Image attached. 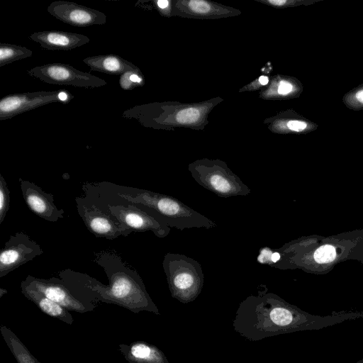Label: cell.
I'll return each mask as SVG.
<instances>
[{
	"mask_svg": "<svg viewBox=\"0 0 363 363\" xmlns=\"http://www.w3.org/2000/svg\"><path fill=\"white\" fill-rule=\"evenodd\" d=\"M363 318V312L333 311L311 314L270 292L266 285L239 304L233 320L234 330L250 341L305 330H321L344 321Z\"/></svg>",
	"mask_w": 363,
	"mask_h": 363,
	"instance_id": "obj_1",
	"label": "cell"
},
{
	"mask_svg": "<svg viewBox=\"0 0 363 363\" xmlns=\"http://www.w3.org/2000/svg\"><path fill=\"white\" fill-rule=\"evenodd\" d=\"M94 261L104 269L109 284L105 285L86 274L69 269L79 284L81 300L94 304L99 301L116 304L134 313L148 311L160 315L140 276L118 255L111 252H97Z\"/></svg>",
	"mask_w": 363,
	"mask_h": 363,
	"instance_id": "obj_2",
	"label": "cell"
},
{
	"mask_svg": "<svg viewBox=\"0 0 363 363\" xmlns=\"http://www.w3.org/2000/svg\"><path fill=\"white\" fill-rule=\"evenodd\" d=\"M125 200L141 205L143 210L165 222L169 227L180 230L190 228L211 229L216 223L177 199L142 189L134 195L118 194Z\"/></svg>",
	"mask_w": 363,
	"mask_h": 363,
	"instance_id": "obj_3",
	"label": "cell"
},
{
	"mask_svg": "<svg viewBox=\"0 0 363 363\" xmlns=\"http://www.w3.org/2000/svg\"><path fill=\"white\" fill-rule=\"evenodd\" d=\"M162 267L174 298L188 303L201 294L204 276L198 261L183 254L167 252L164 257Z\"/></svg>",
	"mask_w": 363,
	"mask_h": 363,
	"instance_id": "obj_4",
	"label": "cell"
},
{
	"mask_svg": "<svg viewBox=\"0 0 363 363\" xmlns=\"http://www.w3.org/2000/svg\"><path fill=\"white\" fill-rule=\"evenodd\" d=\"M189 170L199 185L219 197L247 196L251 192V189L222 161H196L189 165Z\"/></svg>",
	"mask_w": 363,
	"mask_h": 363,
	"instance_id": "obj_5",
	"label": "cell"
},
{
	"mask_svg": "<svg viewBox=\"0 0 363 363\" xmlns=\"http://www.w3.org/2000/svg\"><path fill=\"white\" fill-rule=\"evenodd\" d=\"M74 96L66 89L13 94L0 100V120L10 119L40 106L59 102L67 104Z\"/></svg>",
	"mask_w": 363,
	"mask_h": 363,
	"instance_id": "obj_6",
	"label": "cell"
},
{
	"mask_svg": "<svg viewBox=\"0 0 363 363\" xmlns=\"http://www.w3.org/2000/svg\"><path fill=\"white\" fill-rule=\"evenodd\" d=\"M28 74L40 81L57 85L96 88L106 85L107 82L88 72L61 62L49 63L28 70Z\"/></svg>",
	"mask_w": 363,
	"mask_h": 363,
	"instance_id": "obj_7",
	"label": "cell"
},
{
	"mask_svg": "<svg viewBox=\"0 0 363 363\" xmlns=\"http://www.w3.org/2000/svg\"><path fill=\"white\" fill-rule=\"evenodd\" d=\"M21 284L38 291L68 311L84 313L92 311L96 307L94 303L79 299L62 279L56 277L41 279L28 275Z\"/></svg>",
	"mask_w": 363,
	"mask_h": 363,
	"instance_id": "obj_8",
	"label": "cell"
},
{
	"mask_svg": "<svg viewBox=\"0 0 363 363\" xmlns=\"http://www.w3.org/2000/svg\"><path fill=\"white\" fill-rule=\"evenodd\" d=\"M43 253L40 246L26 233L11 235L0 251V278Z\"/></svg>",
	"mask_w": 363,
	"mask_h": 363,
	"instance_id": "obj_9",
	"label": "cell"
},
{
	"mask_svg": "<svg viewBox=\"0 0 363 363\" xmlns=\"http://www.w3.org/2000/svg\"><path fill=\"white\" fill-rule=\"evenodd\" d=\"M108 211L115 219L133 231H152L160 238H165L170 233V227L165 222L136 206L109 205Z\"/></svg>",
	"mask_w": 363,
	"mask_h": 363,
	"instance_id": "obj_10",
	"label": "cell"
},
{
	"mask_svg": "<svg viewBox=\"0 0 363 363\" xmlns=\"http://www.w3.org/2000/svg\"><path fill=\"white\" fill-rule=\"evenodd\" d=\"M77 203L78 213L90 233L96 238L112 240L119 236H128L133 230L94 205L88 207Z\"/></svg>",
	"mask_w": 363,
	"mask_h": 363,
	"instance_id": "obj_11",
	"label": "cell"
},
{
	"mask_svg": "<svg viewBox=\"0 0 363 363\" xmlns=\"http://www.w3.org/2000/svg\"><path fill=\"white\" fill-rule=\"evenodd\" d=\"M57 20L76 27L104 25L106 16L103 12L67 1H55L47 9Z\"/></svg>",
	"mask_w": 363,
	"mask_h": 363,
	"instance_id": "obj_12",
	"label": "cell"
},
{
	"mask_svg": "<svg viewBox=\"0 0 363 363\" xmlns=\"http://www.w3.org/2000/svg\"><path fill=\"white\" fill-rule=\"evenodd\" d=\"M19 181L23 199L33 213L49 222H57L64 218L65 211L55 205L52 194L35 183L21 179Z\"/></svg>",
	"mask_w": 363,
	"mask_h": 363,
	"instance_id": "obj_13",
	"label": "cell"
},
{
	"mask_svg": "<svg viewBox=\"0 0 363 363\" xmlns=\"http://www.w3.org/2000/svg\"><path fill=\"white\" fill-rule=\"evenodd\" d=\"M29 38L50 50H71L89 43L90 39L80 33L59 30H45L32 33Z\"/></svg>",
	"mask_w": 363,
	"mask_h": 363,
	"instance_id": "obj_14",
	"label": "cell"
},
{
	"mask_svg": "<svg viewBox=\"0 0 363 363\" xmlns=\"http://www.w3.org/2000/svg\"><path fill=\"white\" fill-rule=\"evenodd\" d=\"M118 349L129 363H169L162 350L145 341L120 344Z\"/></svg>",
	"mask_w": 363,
	"mask_h": 363,
	"instance_id": "obj_15",
	"label": "cell"
},
{
	"mask_svg": "<svg viewBox=\"0 0 363 363\" xmlns=\"http://www.w3.org/2000/svg\"><path fill=\"white\" fill-rule=\"evenodd\" d=\"M91 70L109 74L121 75L127 72H139L138 67L132 62L114 55H101L87 57L83 60Z\"/></svg>",
	"mask_w": 363,
	"mask_h": 363,
	"instance_id": "obj_16",
	"label": "cell"
},
{
	"mask_svg": "<svg viewBox=\"0 0 363 363\" xmlns=\"http://www.w3.org/2000/svg\"><path fill=\"white\" fill-rule=\"evenodd\" d=\"M21 292L26 298L33 302L44 313L72 325L74 318L69 311L48 298L41 293L21 284Z\"/></svg>",
	"mask_w": 363,
	"mask_h": 363,
	"instance_id": "obj_17",
	"label": "cell"
},
{
	"mask_svg": "<svg viewBox=\"0 0 363 363\" xmlns=\"http://www.w3.org/2000/svg\"><path fill=\"white\" fill-rule=\"evenodd\" d=\"M0 332L17 363H41L30 352L11 329L1 325Z\"/></svg>",
	"mask_w": 363,
	"mask_h": 363,
	"instance_id": "obj_18",
	"label": "cell"
},
{
	"mask_svg": "<svg viewBox=\"0 0 363 363\" xmlns=\"http://www.w3.org/2000/svg\"><path fill=\"white\" fill-rule=\"evenodd\" d=\"M33 51L24 46L0 43V67L32 56Z\"/></svg>",
	"mask_w": 363,
	"mask_h": 363,
	"instance_id": "obj_19",
	"label": "cell"
},
{
	"mask_svg": "<svg viewBox=\"0 0 363 363\" xmlns=\"http://www.w3.org/2000/svg\"><path fill=\"white\" fill-rule=\"evenodd\" d=\"M342 100L344 105L350 110H363V83L346 92Z\"/></svg>",
	"mask_w": 363,
	"mask_h": 363,
	"instance_id": "obj_20",
	"label": "cell"
},
{
	"mask_svg": "<svg viewBox=\"0 0 363 363\" xmlns=\"http://www.w3.org/2000/svg\"><path fill=\"white\" fill-rule=\"evenodd\" d=\"M144 79L140 71L127 72L120 76L119 85L123 90H132L143 86Z\"/></svg>",
	"mask_w": 363,
	"mask_h": 363,
	"instance_id": "obj_21",
	"label": "cell"
},
{
	"mask_svg": "<svg viewBox=\"0 0 363 363\" xmlns=\"http://www.w3.org/2000/svg\"><path fill=\"white\" fill-rule=\"evenodd\" d=\"M10 206V191L2 174H0V224L4 220Z\"/></svg>",
	"mask_w": 363,
	"mask_h": 363,
	"instance_id": "obj_22",
	"label": "cell"
},
{
	"mask_svg": "<svg viewBox=\"0 0 363 363\" xmlns=\"http://www.w3.org/2000/svg\"><path fill=\"white\" fill-rule=\"evenodd\" d=\"M336 255V250L333 245H325L314 252L313 259L319 264H328L335 260Z\"/></svg>",
	"mask_w": 363,
	"mask_h": 363,
	"instance_id": "obj_23",
	"label": "cell"
},
{
	"mask_svg": "<svg viewBox=\"0 0 363 363\" xmlns=\"http://www.w3.org/2000/svg\"><path fill=\"white\" fill-rule=\"evenodd\" d=\"M201 116L200 111L196 108H187L180 111L177 116V121L182 123L195 122Z\"/></svg>",
	"mask_w": 363,
	"mask_h": 363,
	"instance_id": "obj_24",
	"label": "cell"
},
{
	"mask_svg": "<svg viewBox=\"0 0 363 363\" xmlns=\"http://www.w3.org/2000/svg\"><path fill=\"white\" fill-rule=\"evenodd\" d=\"M189 7L191 11L199 13H206L211 10L208 3L204 1H190Z\"/></svg>",
	"mask_w": 363,
	"mask_h": 363,
	"instance_id": "obj_25",
	"label": "cell"
},
{
	"mask_svg": "<svg viewBox=\"0 0 363 363\" xmlns=\"http://www.w3.org/2000/svg\"><path fill=\"white\" fill-rule=\"evenodd\" d=\"M157 6L160 9H165L169 5V1L167 0H159L157 1Z\"/></svg>",
	"mask_w": 363,
	"mask_h": 363,
	"instance_id": "obj_26",
	"label": "cell"
},
{
	"mask_svg": "<svg viewBox=\"0 0 363 363\" xmlns=\"http://www.w3.org/2000/svg\"><path fill=\"white\" fill-rule=\"evenodd\" d=\"M259 82H260L261 84L265 85L268 83L269 79H268V77H267L265 76H261L259 78Z\"/></svg>",
	"mask_w": 363,
	"mask_h": 363,
	"instance_id": "obj_27",
	"label": "cell"
},
{
	"mask_svg": "<svg viewBox=\"0 0 363 363\" xmlns=\"http://www.w3.org/2000/svg\"><path fill=\"white\" fill-rule=\"evenodd\" d=\"M7 294V290L3 288H0V297H2L3 295Z\"/></svg>",
	"mask_w": 363,
	"mask_h": 363,
	"instance_id": "obj_28",
	"label": "cell"
},
{
	"mask_svg": "<svg viewBox=\"0 0 363 363\" xmlns=\"http://www.w3.org/2000/svg\"><path fill=\"white\" fill-rule=\"evenodd\" d=\"M355 363H363V357L361 359L356 362Z\"/></svg>",
	"mask_w": 363,
	"mask_h": 363,
	"instance_id": "obj_29",
	"label": "cell"
}]
</instances>
